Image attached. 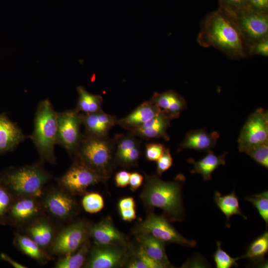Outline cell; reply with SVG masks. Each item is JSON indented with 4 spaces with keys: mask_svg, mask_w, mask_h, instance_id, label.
Wrapping results in <instances>:
<instances>
[{
    "mask_svg": "<svg viewBox=\"0 0 268 268\" xmlns=\"http://www.w3.org/2000/svg\"><path fill=\"white\" fill-rule=\"evenodd\" d=\"M197 41L201 46L213 47L231 59L248 56L247 46L231 15L220 7L203 19Z\"/></svg>",
    "mask_w": 268,
    "mask_h": 268,
    "instance_id": "1",
    "label": "cell"
},
{
    "mask_svg": "<svg viewBox=\"0 0 268 268\" xmlns=\"http://www.w3.org/2000/svg\"><path fill=\"white\" fill-rule=\"evenodd\" d=\"M185 181L183 174L170 182L161 180L158 175L146 176L140 199L147 207L161 209L170 221H181L184 216L182 188Z\"/></svg>",
    "mask_w": 268,
    "mask_h": 268,
    "instance_id": "2",
    "label": "cell"
},
{
    "mask_svg": "<svg viewBox=\"0 0 268 268\" xmlns=\"http://www.w3.org/2000/svg\"><path fill=\"white\" fill-rule=\"evenodd\" d=\"M57 112L51 101L45 99L38 104L34 117V130L29 136L42 162L55 164L54 148L57 144Z\"/></svg>",
    "mask_w": 268,
    "mask_h": 268,
    "instance_id": "3",
    "label": "cell"
},
{
    "mask_svg": "<svg viewBox=\"0 0 268 268\" xmlns=\"http://www.w3.org/2000/svg\"><path fill=\"white\" fill-rule=\"evenodd\" d=\"M114 139L108 136L96 137L83 134L73 156L107 179L114 164Z\"/></svg>",
    "mask_w": 268,
    "mask_h": 268,
    "instance_id": "4",
    "label": "cell"
},
{
    "mask_svg": "<svg viewBox=\"0 0 268 268\" xmlns=\"http://www.w3.org/2000/svg\"><path fill=\"white\" fill-rule=\"evenodd\" d=\"M50 178L40 163L9 169L2 175L1 181L17 197L39 198Z\"/></svg>",
    "mask_w": 268,
    "mask_h": 268,
    "instance_id": "5",
    "label": "cell"
},
{
    "mask_svg": "<svg viewBox=\"0 0 268 268\" xmlns=\"http://www.w3.org/2000/svg\"><path fill=\"white\" fill-rule=\"evenodd\" d=\"M227 11L240 32L247 50L250 44L268 37V12L254 10L248 6L234 12Z\"/></svg>",
    "mask_w": 268,
    "mask_h": 268,
    "instance_id": "6",
    "label": "cell"
},
{
    "mask_svg": "<svg viewBox=\"0 0 268 268\" xmlns=\"http://www.w3.org/2000/svg\"><path fill=\"white\" fill-rule=\"evenodd\" d=\"M107 179L82 162L74 158L67 172L58 180L60 187L72 195H81L87 188Z\"/></svg>",
    "mask_w": 268,
    "mask_h": 268,
    "instance_id": "7",
    "label": "cell"
},
{
    "mask_svg": "<svg viewBox=\"0 0 268 268\" xmlns=\"http://www.w3.org/2000/svg\"><path fill=\"white\" fill-rule=\"evenodd\" d=\"M137 234H150L165 243H174L186 247H194L197 243L183 236L171 224L164 215L151 213L137 226Z\"/></svg>",
    "mask_w": 268,
    "mask_h": 268,
    "instance_id": "8",
    "label": "cell"
},
{
    "mask_svg": "<svg viewBox=\"0 0 268 268\" xmlns=\"http://www.w3.org/2000/svg\"><path fill=\"white\" fill-rule=\"evenodd\" d=\"M81 113L75 109L57 112V144L73 156L78 148L83 134Z\"/></svg>",
    "mask_w": 268,
    "mask_h": 268,
    "instance_id": "9",
    "label": "cell"
},
{
    "mask_svg": "<svg viewBox=\"0 0 268 268\" xmlns=\"http://www.w3.org/2000/svg\"><path fill=\"white\" fill-rule=\"evenodd\" d=\"M268 141V113L262 108L248 118L238 139V149L245 152L250 148Z\"/></svg>",
    "mask_w": 268,
    "mask_h": 268,
    "instance_id": "10",
    "label": "cell"
},
{
    "mask_svg": "<svg viewBox=\"0 0 268 268\" xmlns=\"http://www.w3.org/2000/svg\"><path fill=\"white\" fill-rule=\"evenodd\" d=\"M88 226L83 221L75 222L61 231L50 245V252L65 256L76 252L87 238Z\"/></svg>",
    "mask_w": 268,
    "mask_h": 268,
    "instance_id": "11",
    "label": "cell"
},
{
    "mask_svg": "<svg viewBox=\"0 0 268 268\" xmlns=\"http://www.w3.org/2000/svg\"><path fill=\"white\" fill-rule=\"evenodd\" d=\"M96 245L89 252L85 267L112 268L124 264L127 259L124 246Z\"/></svg>",
    "mask_w": 268,
    "mask_h": 268,
    "instance_id": "12",
    "label": "cell"
},
{
    "mask_svg": "<svg viewBox=\"0 0 268 268\" xmlns=\"http://www.w3.org/2000/svg\"><path fill=\"white\" fill-rule=\"evenodd\" d=\"M43 206L52 216L63 220L73 214L76 203L70 194L66 191L54 189L44 196Z\"/></svg>",
    "mask_w": 268,
    "mask_h": 268,
    "instance_id": "13",
    "label": "cell"
},
{
    "mask_svg": "<svg viewBox=\"0 0 268 268\" xmlns=\"http://www.w3.org/2000/svg\"><path fill=\"white\" fill-rule=\"evenodd\" d=\"M114 140L115 162L124 167L136 164L141 154V142L137 137L130 133L117 134Z\"/></svg>",
    "mask_w": 268,
    "mask_h": 268,
    "instance_id": "14",
    "label": "cell"
},
{
    "mask_svg": "<svg viewBox=\"0 0 268 268\" xmlns=\"http://www.w3.org/2000/svg\"><path fill=\"white\" fill-rule=\"evenodd\" d=\"M82 125L84 128V134L96 137L108 136L110 130L117 125L116 116L101 111L90 114L81 113Z\"/></svg>",
    "mask_w": 268,
    "mask_h": 268,
    "instance_id": "15",
    "label": "cell"
},
{
    "mask_svg": "<svg viewBox=\"0 0 268 268\" xmlns=\"http://www.w3.org/2000/svg\"><path fill=\"white\" fill-rule=\"evenodd\" d=\"M88 234L98 245L124 246L126 242V237L115 226L110 217L88 226Z\"/></svg>",
    "mask_w": 268,
    "mask_h": 268,
    "instance_id": "16",
    "label": "cell"
},
{
    "mask_svg": "<svg viewBox=\"0 0 268 268\" xmlns=\"http://www.w3.org/2000/svg\"><path fill=\"white\" fill-rule=\"evenodd\" d=\"M172 119L162 111L140 127L131 130L129 133L141 139L149 140L162 138L165 141L170 137L167 133Z\"/></svg>",
    "mask_w": 268,
    "mask_h": 268,
    "instance_id": "17",
    "label": "cell"
},
{
    "mask_svg": "<svg viewBox=\"0 0 268 268\" xmlns=\"http://www.w3.org/2000/svg\"><path fill=\"white\" fill-rule=\"evenodd\" d=\"M37 198L24 197L12 204L9 215L14 222L20 225L29 224L37 219L42 212V205Z\"/></svg>",
    "mask_w": 268,
    "mask_h": 268,
    "instance_id": "18",
    "label": "cell"
},
{
    "mask_svg": "<svg viewBox=\"0 0 268 268\" xmlns=\"http://www.w3.org/2000/svg\"><path fill=\"white\" fill-rule=\"evenodd\" d=\"M27 137L5 113L0 114V155L14 150Z\"/></svg>",
    "mask_w": 268,
    "mask_h": 268,
    "instance_id": "19",
    "label": "cell"
},
{
    "mask_svg": "<svg viewBox=\"0 0 268 268\" xmlns=\"http://www.w3.org/2000/svg\"><path fill=\"white\" fill-rule=\"evenodd\" d=\"M149 101L168 114L172 120L179 118L187 105L184 97L173 90L162 93L155 92Z\"/></svg>",
    "mask_w": 268,
    "mask_h": 268,
    "instance_id": "20",
    "label": "cell"
},
{
    "mask_svg": "<svg viewBox=\"0 0 268 268\" xmlns=\"http://www.w3.org/2000/svg\"><path fill=\"white\" fill-rule=\"evenodd\" d=\"M219 137L218 132L208 133L204 129L190 131L179 145L178 152L184 149L207 151L215 146Z\"/></svg>",
    "mask_w": 268,
    "mask_h": 268,
    "instance_id": "21",
    "label": "cell"
},
{
    "mask_svg": "<svg viewBox=\"0 0 268 268\" xmlns=\"http://www.w3.org/2000/svg\"><path fill=\"white\" fill-rule=\"evenodd\" d=\"M160 109L149 101L142 102L124 118L118 120L117 125L130 131L142 125L160 112Z\"/></svg>",
    "mask_w": 268,
    "mask_h": 268,
    "instance_id": "22",
    "label": "cell"
},
{
    "mask_svg": "<svg viewBox=\"0 0 268 268\" xmlns=\"http://www.w3.org/2000/svg\"><path fill=\"white\" fill-rule=\"evenodd\" d=\"M137 240L141 249L150 258L161 264L164 268H172L165 249V243L150 234L139 233Z\"/></svg>",
    "mask_w": 268,
    "mask_h": 268,
    "instance_id": "23",
    "label": "cell"
},
{
    "mask_svg": "<svg viewBox=\"0 0 268 268\" xmlns=\"http://www.w3.org/2000/svg\"><path fill=\"white\" fill-rule=\"evenodd\" d=\"M207 151V155L198 161H196L193 158H190L188 160L194 165L191 174H201L204 181L210 180L212 173L219 166L225 165V157L227 155V153H224L216 155L210 149Z\"/></svg>",
    "mask_w": 268,
    "mask_h": 268,
    "instance_id": "24",
    "label": "cell"
},
{
    "mask_svg": "<svg viewBox=\"0 0 268 268\" xmlns=\"http://www.w3.org/2000/svg\"><path fill=\"white\" fill-rule=\"evenodd\" d=\"M28 236L44 250L50 245L54 238V229L47 219H36L28 224L26 229Z\"/></svg>",
    "mask_w": 268,
    "mask_h": 268,
    "instance_id": "25",
    "label": "cell"
},
{
    "mask_svg": "<svg viewBox=\"0 0 268 268\" xmlns=\"http://www.w3.org/2000/svg\"><path fill=\"white\" fill-rule=\"evenodd\" d=\"M15 243L23 254L36 261L41 265L47 264L51 257L42 247L28 236L17 234Z\"/></svg>",
    "mask_w": 268,
    "mask_h": 268,
    "instance_id": "26",
    "label": "cell"
},
{
    "mask_svg": "<svg viewBox=\"0 0 268 268\" xmlns=\"http://www.w3.org/2000/svg\"><path fill=\"white\" fill-rule=\"evenodd\" d=\"M214 201L220 211L226 217L227 227H230L229 220L233 215H239L244 219H247V217L243 214L240 208L238 198L236 196L235 191L224 196H222L219 192L215 191L214 195Z\"/></svg>",
    "mask_w": 268,
    "mask_h": 268,
    "instance_id": "27",
    "label": "cell"
},
{
    "mask_svg": "<svg viewBox=\"0 0 268 268\" xmlns=\"http://www.w3.org/2000/svg\"><path fill=\"white\" fill-rule=\"evenodd\" d=\"M78 100L75 109L78 112L90 114L102 110L103 98L100 95L88 92L81 86L77 87Z\"/></svg>",
    "mask_w": 268,
    "mask_h": 268,
    "instance_id": "28",
    "label": "cell"
},
{
    "mask_svg": "<svg viewBox=\"0 0 268 268\" xmlns=\"http://www.w3.org/2000/svg\"><path fill=\"white\" fill-rule=\"evenodd\" d=\"M88 239L74 253L62 256L55 264L57 268H79L85 264L90 250Z\"/></svg>",
    "mask_w": 268,
    "mask_h": 268,
    "instance_id": "29",
    "label": "cell"
},
{
    "mask_svg": "<svg viewBox=\"0 0 268 268\" xmlns=\"http://www.w3.org/2000/svg\"><path fill=\"white\" fill-rule=\"evenodd\" d=\"M268 252V232L254 240L247 248L246 253L240 259L247 258L255 263L263 262Z\"/></svg>",
    "mask_w": 268,
    "mask_h": 268,
    "instance_id": "30",
    "label": "cell"
},
{
    "mask_svg": "<svg viewBox=\"0 0 268 268\" xmlns=\"http://www.w3.org/2000/svg\"><path fill=\"white\" fill-rule=\"evenodd\" d=\"M244 199L251 203L258 210L260 215L265 222L267 227L268 224V191L247 197Z\"/></svg>",
    "mask_w": 268,
    "mask_h": 268,
    "instance_id": "31",
    "label": "cell"
},
{
    "mask_svg": "<svg viewBox=\"0 0 268 268\" xmlns=\"http://www.w3.org/2000/svg\"><path fill=\"white\" fill-rule=\"evenodd\" d=\"M221 243L216 242V249L213 257L216 268H231L238 266L237 261L239 258L231 257L221 248Z\"/></svg>",
    "mask_w": 268,
    "mask_h": 268,
    "instance_id": "32",
    "label": "cell"
},
{
    "mask_svg": "<svg viewBox=\"0 0 268 268\" xmlns=\"http://www.w3.org/2000/svg\"><path fill=\"white\" fill-rule=\"evenodd\" d=\"M104 200L98 193H90L86 194L82 200V205L85 211L90 213H97L102 209Z\"/></svg>",
    "mask_w": 268,
    "mask_h": 268,
    "instance_id": "33",
    "label": "cell"
},
{
    "mask_svg": "<svg viewBox=\"0 0 268 268\" xmlns=\"http://www.w3.org/2000/svg\"><path fill=\"white\" fill-rule=\"evenodd\" d=\"M245 153L261 166L268 168V141L253 146Z\"/></svg>",
    "mask_w": 268,
    "mask_h": 268,
    "instance_id": "34",
    "label": "cell"
},
{
    "mask_svg": "<svg viewBox=\"0 0 268 268\" xmlns=\"http://www.w3.org/2000/svg\"><path fill=\"white\" fill-rule=\"evenodd\" d=\"M165 148L161 143H147L145 146V156L149 161H156L161 156Z\"/></svg>",
    "mask_w": 268,
    "mask_h": 268,
    "instance_id": "35",
    "label": "cell"
},
{
    "mask_svg": "<svg viewBox=\"0 0 268 268\" xmlns=\"http://www.w3.org/2000/svg\"><path fill=\"white\" fill-rule=\"evenodd\" d=\"M248 55L268 56V37L257 41L248 47Z\"/></svg>",
    "mask_w": 268,
    "mask_h": 268,
    "instance_id": "36",
    "label": "cell"
},
{
    "mask_svg": "<svg viewBox=\"0 0 268 268\" xmlns=\"http://www.w3.org/2000/svg\"><path fill=\"white\" fill-rule=\"evenodd\" d=\"M156 162L157 175L161 176L173 164V158L169 149L166 147L161 156Z\"/></svg>",
    "mask_w": 268,
    "mask_h": 268,
    "instance_id": "37",
    "label": "cell"
},
{
    "mask_svg": "<svg viewBox=\"0 0 268 268\" xmlns=\"http://www.w3.org/2000/svg\"><path fill=\"white\" fill-rule=\"evenodd\" d=\"M11 197L7 189L0 184V219L2 218L11 207Z\"/></svg>",
    "mask_w": 268,
    "mask_h": 268,
    "instance_id": "38",
    "label": "cell"
},
{
    "mask_svg": "<svg viewBox=\"0 0 268 268\" xmlns=\"http://www.w3.org/2000/svg\"><path fill=\"white\" fill-rule=\"evenodd\" d=\"M218 1L220 7L231 12L247 6L245 0H218Z\"/></svg>",
    "mask_w": 268,
    "mask_h": 268,
    "instance_id": "39",
    "label": "cell"
},
{
    "mask_svg": "<svg viewBox=\"0 0 268 268\" xmlns=\"http://www.w3.org/2000/svg\"><path fill=\"white\" fill-rule=\"evenodd\" d=\"M135 257L143 262L148 268H164L161 264L148 256L140 247L136 251Z\"/></svg>",
    "mask_w": 268,
    "mask_h": 268,
    "instance_id": "40",
    "label": "cell"
},
{
    "mask_svg": "<svg viewBox=\"0 0 268 268\" xmlns=\"http://www.w3.org/2000/svg\"><path fill=\"white\" fill-rule=\"evenodd\" d=\"M247 6L258 11L268 12V0H245Z\"/></svg>",
    "mask_w": 268,
    "mask_h": 268,
    "instance_id": "41",
    "label": "cell"
},
{
    "mask_svg": "<svg viewBox=\"0 0 268 268\" xmlns=\"http://www.w3.org/2000/svg\"><path fill=\"white\" fill-rule=\"evenodd\" d=\"M131 173L125 170L117 172L115 175V182L116 186L120 188H124L129 184Z\"/></svg>",
    "mask_w": 268,
    "mask_h": 268,
    "instance_id": "42",
    "label": "cell"
},
{
    "mask_svg": "<svg viewBox=\"0 0 268 268\" xmlns=\"http://www.w3.org/2000/svg\"><path fill=\"white\" fill-rule=\"evenodd\" d=\"M143 176L138 172L131 173L129 185L132 191H135L138 189L142 184Z\"/></svg>",
    "mask_w": 268,
    "mask_h": 268,
    "instance_id": "43",
    "label": "cell"
},
{
    "mask_svg": "<svg viewBox=\"0 0 268 268\" xmlns=\"http://www.w3.org/2000/svg\"><path fill=\"white\" fill-rule=\"evenodd\" d=\"M119 210L129 209L135 207L134 199L132 197L122 199L118 203Z\"/></svg>",
    "mask_w": 268,
    "mask_h": 268,
    "instance_id": "44",
    "label": "cell"
},
{
    "mask_svg": "<svg viewBox=\"0 0 268 268\" xmlns=\"http://www.w3.org/2000/svg\"><path fill=\"white\" fill-rule=\"evenodd\" d=\"M120 212L122 219L125 221H132L136 217L134 208L120 210Z\"/></svg>",
    "mask_w": 268,
    "mask_h": 268,
    "instance_id": "45",
    "label": "cell"
},
{
    "mask_svg": "<svg viewBox=\"0 0 268 268\" xmlns=\"http://www.w3.org/2000/svg\"><path fill=\"white\" fill-rule=\"evenodd\" d=\"M0 259L4 261L10 263L13 267L15 268H25V266L13 260L8 256L4 253H1L0 256Z\"/></svg>",
    "mask_w": 268,
    "mask_h": 268,
    "instance_id": "46",
    "label": "cell"
}]
</instances>
